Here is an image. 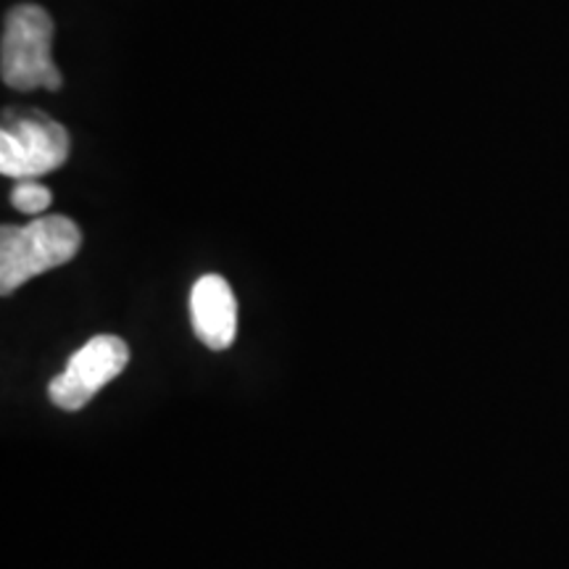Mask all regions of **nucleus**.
I'll return each mask as SVG.
<instances>
[{"mask_svg": "<svg viewBox=\"0 0 569 569\" xmlns=\"http://www.w3.org/2000/svg\"><path fill=\"white\" fill-rule=\"evenodd\" d=\"M190 317L198 340L211 351H224L238 332V303L224 277L206 274L190 293Z\"/></svg>", "mask_w": 569, "mask_h": 569, "instance_id": "5", "label": "nucleus"}, {"mask_svg": "<svg viewBox=\"0 0 569 569\" xmlns=\"http://www.w3.org/2000/svg\"><path fill=\"white\" fill-rule=\"evenodd\" d=\"M130 361V348L117 336H96L69 359L67 369L53 377L51 401L59 409L77 411L103 386L117 380Z\"/></svg>", "mask_w": 569, "mask_h": 569, "instance_id": "4", "label": "nucleus"}, {"mask_svg": "<svg viewBox=\"0 0 569 569\" xmlns=\"http://www.w3.org/2000/svg\"><path fill=\"white\" fill-rule=\"evenodd\" d=\"M53 32L51 13L40 6L21 3L9 11L0 42V71L9 88L21 92L61 88V71L51 59Z\"/></svg>", "mask_w": 569, "mask_h": 569, "instance_id": "2", "label": "nucleus"}, {"mask_svg": "<svg viewBox=\"0 0 569 569\" xmlns=\"http://www.w3.org/2000/svg\"><path fill=\"white\" fill-rule=\"evenodd\" d=\"M82 246L80 227L69 217H38L24 227L0 232V293L11 296L48 269L63 267Z\"/></svg>", "mask_w": 569, "mask_h": 569, "instance_id": "1", "label": "nucleus"}, {"mask_svg": "<svg viewBox=\"0 0 569 569\" xmlns=\"http://www.w3.org/2000/svg\"><path fill=\"white\" fill-rule=\"evenodd\" d=\"M11 203H13V209H17V211L32 213V217H38V213H42L48 209V206L53 203V196H51V190L46 188V184H40L34 180H21L17 188H13Z\"/></svg>", "mask_w": 569, "mask_h": 569, "instance_id": "6", "label": "nucleus"}, {"mask_svg": "<svg viewBox=\"0 0 569 569\" xmlns=\"http://www.w3.org/2000/svg\"><path fill=\"white\" fill-rule=\"evenodd\" d=\"M69 132L40 111H6L0 127V174L38 180L69 159Z\"/></svg>", "mask_w": 569, "mask_h": 569, "instance_id": "3", "label": "nucleus"}]
</instances>
